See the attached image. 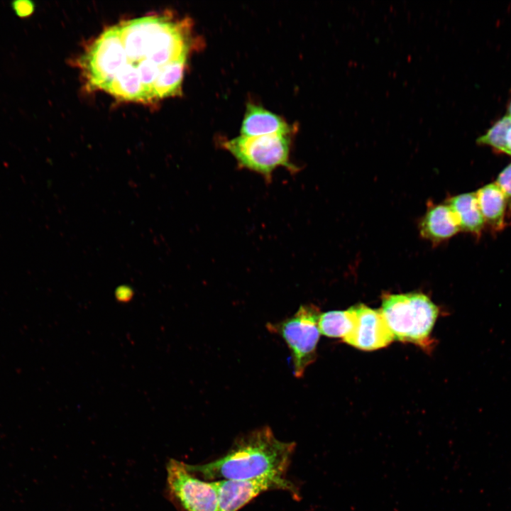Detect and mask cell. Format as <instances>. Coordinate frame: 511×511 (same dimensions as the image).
<instances>
[{
	"label": "cell",
	"mask_w": 511,
	"mask_h": 511,
	"mask_svg": "<svg viewBox=\"0 0 511 511\" xmlns=\"http://www.w3.org/2000/svg\"><path fill=\"white\" fill-rule=\"evenodd\" d=\"M507 113H508L507 115L511 117V101H510V104H509V105H508Z\"/></svg>",
	"instance_id": "44dd1931"
},
{
	"label": "cell",
	"mask_w": 511,
	"mask_h": 511,
	"mask_svg": "<svg viewBox=\"0 0 511 511\" xmlns=\"http://www.w3.org/2000/svg\"><path fill=\"white\" fill-rule=\"evenodd\" d=\"M221 145L237 161L238 166L257 172L270 181L274 170L285 167L296 171L290 162V135L248 137L239 136L222 141Z\"/></svg>",
	"instance_id": "3957f363"
},
{
	"label": "cell",
	"mask_w": 511,
	"mask_h": 511,
	"mask_svg": "<svg viewBox=\"0 0 511 511\" xmlns=\"http://www.w3.org/2000/svg\"><path fill=\"white\" fill-rule=\"evenodd\" d=\"M476 194L485 224L494 231L504 229L507 202L498 185L495 182L488 184Z\"/></svg>",
	"instance_id": "7c38bea8"
},
{
	"label": "cell",
	"mask_w": 511,
	"mask_h": 511,
	"mask_svg": "<svg viewBox=\"0 0 511 511\" xmlns=\"http://www.w3.org/2000/svg\"><path fill=\"white\" fill-rule=\"evenodd\" d=\"M511 126V117L506 115L497 121L485 134L479 137L478 143L486 145L504 153L506 133Z\"/></svg>",
	"instance_id": "2e32d148"
},
{
	"label": "cell",
	"mask_w": 511,
	"mask_h": 511,
	"mask_svg": "<svg viewBox=\"0 0 511 511\" xmlns=\"http://www.w3.org/2000/svg\"><path fill=\"white\" fill-rule=\"evenodd\" d=\"M505 151L504 153L511 155V126L508 129L505 139Z\"/></svg>",
	"instance_id": "ffe728a7"
},
{
	"label": "cell",
	"mask_w": 511,
	"mask_h": 511,
	"mask_svg": "<svg viewBox=\"0 0 511 511\" xmlns=\"http://www.w3.org/2000/svg\"><path fill=\"white\" fill-rule=\"evenodd\" d=\"M495 183L504 193L507 202V211L511 214V163L501 171Z\"/></svg>",
	"instance_id": "ac0fdd59"
},
{
	"label": "cell",
	"mask_w": 511,
	"mask_h": 511,
	"mask_svg": "<svg viewBox=\"0 0 511 511\" xmlns=\"http://www.w3.org/2000/svg\"><path fill=\"white\" fill-rule=\"evenodd\" d=\"M380 309L395 339L423 346L430 342L429 337L439 311L425 295H386Z\"/></svg>",
	"instance_id": "7a4b0ae2"
},
{
	"label": "cell",
	"mask_w": 511,
	"mask_h": 511,
	"mask_svg": "<svg viewBox=\"0 0 511 511\" xmlns=\"http://www.w3.org/2000/svg\"><path fill=\"white\" fill-rule=\"evenodd\" d=\"M449 207L454 212L460 229L479 235L485 221L475 192L463 193L449 199Z\"/></svg>",
	"instance_id": "4fadbf2b"
},
{
	"label": "cell",
	"mask_w": 511,
	"mask_h": 511,
	"mask_svg": "<svg viewBox=\"0 0 511 511\" xmlns=\"http://www.w3.org/2000/svg\"><path fill=\"white\" fill-rule=\"evenodd\" d=\"M15 14L21 18H27L31 16L35 9L34 2L29 0H17L11 4Z\"/></svg>",
	"instance_id": "d6986e66"
},
{
	"label": "cell",
	"mask_w": 511,
	"mask_h": 511,
	"mask_svg": "<svg viewBox=\"0 0 511 511\" xmlns=\"http://www.w3.org/2000/svg\"><path fill=\"white\" fill-rule=\"evenodd\" d=\"M460 229L458 221L446 204L432 206L420 224V233L427 239L439 242L454 236Z\"/></svg>",
	"instance_id": "8fae6325"
},
{
	"label": "cell",
	"mask_w": 511,
	"mask_h": 511,
	"mask_svg": "<svg viewBox=\"0 0 511 511\" xmlns=\"http://www.w3.org/2000/svg\"><path fill=\"white\" fill-rule=\"evenodd\" d=\"M295 446V442L279 440L270 427L265 426L237 438L220 458L187 467L196 476L211 481L284 476Z\"/></svg>",
	"instance_id": "6da1fadb"
},
{
	"label": "cell",
	"mask_w": 511,
	"mask_h": 511,
	"mask_svg": "<svg viewBox=\"0 0 511 511\" xmlns=\"http://www.w3.org/2000/svg\"><path fill=\"white\" fill-rule=\"evenodd\" d=\"M139 72L143 84L147 90L152 102V86L155 81L159 72L160 67L148 60H143L135 65Z\"/></svg>",
	"instance_id": "e0dca14e"
},
{
	"label": "cell",
	"mask_w": 511,
	"mask_h": 511,
	"mask_svg": "<svg viewBox=\"0 0 511 511\" xmlns=\"http://www.w3.org/2000/svg\"><path fill=\"white\" fill-rule=\"evenodd\" d=\"M292 131L291 126L280 116L253 102L246 104L241 136L290 135Z\"/></svg>",
	"instance_id": "9c48e42d"
},
{
	"label": "cell",
	"mask_w": 511,
	"mask_h": 511,
	"mask_svg": "<svg viewBox=\"0 0 511 511\" xmlns=\"http://www.w3.org/2000/svg\"><path fill=\"white\" fill-rule=\"evenodd\" d=\"M186 62L187 58H184L160 67L159 74L152 86L153 100L181 95Z\"/></svg>",
	"instance_id": "5bb4252c"
},
{
	"label": "cell",
	"mask_w": 511,
	"mask_h": 511,
	"mask_svg": "<svg viewBox=\"0 0 511 511\" xmlns=\"http://www.w3.org/2000/svg\"><path fill=\"white\" fill-rule=\"evenodd\" d=\"M165 493L181 511H219V496L213 481L191 473L187 463L171 458L166 464Z\"/></svg>",
	"instance_id": "5b68a950"
},
{
	"label": "cell",
	"mask_w": 511,
	"mask_h": 511,
	"mask_svg": "<svg viewBox=\"0 0 511 511\" xmlns=\"http://www.w3.org/2000/svg\"><path fill=\"white\" fill-rule=\"evenodd\" d=\"M356 322L351 331L343 340L356 348L373 351L389 345L395 337L381 309L364 304L354 306Z\"/></svg>",
	"instance_id": "ba28073f"
},
{
	"label": "cell",
	"mask_w": 511,
	"mask_h": 511,
	"mask_svg": "<svg viewBox=\"0 0 511 511\" xmlns=\"http://www.w3.org/2000/svg\"><path fill=\"white\" fill-rule=\"evenodd\" d=\"M320 312L313 304L301 305L290 317L275 323H268L269 331L281 336L290 353L293 374L300 378L307 368L317 357V346L320 336L318 326Z\"/></svg>",
	"instance_id": "277c9868"
},
{
	"label": "cell",
	"mask_w": 511,
	"mask_h": 511,
	"mask_svg": "<svg viewBox=\"0 0 511 511\" xmlns=\"http://www.w3.org/2000/svg\"><path fill=\"white\" fill-rule=\"evenodd\" d=\"M127 62L117 25L106 29L91 45L81 65L89 86L102 90Z\"/></svg>",
	"instance_id": "8992f818"
},
{
	"label": "cell",
	"mask_w": 511,
	"mask_h": 511,
	"mask_svg": "<svg viewBox=\"0 0 511 511\" xmlns=\"http://www.w3.org/2000/svg\"><path fill=\"white\" fill-rule=\"evenodd\" d=\"M102 90L123 100L152 102L141 82L136 66L129 62L122 67Z\"/></svg>",
	"instance_id": "30bf717a"
},
{
	"label": "cell",
	"mask_w": 511,
	"mask_h": 511,
	"mask_svg": "<svg viewBox=\"0 0 511 511\" xmlns=\"http://www.w3.org/2000/svg\"><path fill=\"white\" fill-rule=\"evenodd\" d=\"M356 312L352 307L345 311H331L319 315L318 326L320 334L329 337L343 339L353 329Z\"/></svg>",
	"instance_id": "9a60e30c"
},
{
	"label": "cell",
	"mask_w": 511,
	"mask_h": 511,
	"mask_svg": "<svg viewBox=\"0 0 511 511\" xmlns=\"http://www.w3.org/2000/svg\"><path fill=\"white\" fill-rule=\"evenodd\" d=\"M213 482L218 492L219 511H238L261 493L274 490L289 492L294 498L300 499L297 488L285 476Z\"/></svg>",
	"instance_id": "52a82bcc"
}]
</instances>
